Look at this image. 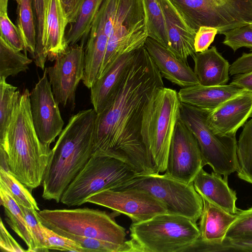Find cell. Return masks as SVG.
Returning a JSON list of instances; mask_svg holds the SVG:
<instances>
[{
	"label": "cell",
	"instance_id": "6da1fadb",
	"mask_svg": "<svg viewBox=\"0 0 252 252\" xmlns=\"http://www.w3.org/2000/svg\"><path fill=\"white\" fill-rule=\"evenodd\" d=\"M164 87L161 74L145 46L137 51L118 93L97 114L93 154L117 158L137 175L158 173L143 142L141 129L146 106Z\"/></svg>",
	"mask_w": 252,
	"mask_h": 252
},
{
	"label": "cell",
	"instance_id": "7a4b0ae2",
	"mask_svg": "<svg viewBox=\"0 0 252 252\" xmlns=\"http://www.w3.org/2000/svg\"><path fill=\"white\" fill-rule=\"evenodd\" d=\"M96 116L91 108L69 118L52 149L42 183L43 199L60 202L64 190L93 155Z\"/></svg>",
	"mask_w": 252,
	"mask_h": 252
},
{
	"label": "cell",
	"instance_id": "3957f363",
	"mask_svg": "<svg viewBox=\"0 0 252 252\" xmlns=\"http://www.w3.org/2000/svg\"><path fill=\"white\" fill-rule=\"evenodd\" d=\"M30 94L26 89L21 94L0 148L10 172L26 187L33 189L42 183L52 149L41 142L34 129Z\"/></svg>",
	"mask_w": 252,
	"mask_h": 252
},
{
	"label": "cell",
	"instance_id": "277c9868",
	"mask_svg": "<svg viewBox=\"0 0 252 252\" xmlns=\"http://www.w3.org/2000/svg\"><path fill=\"white\" fill-rule=\"evenodd\" d=\"M181 102L176 91L163 87L157 90L145 107L141 134L143 142L158 173L165 172L169 149Z\"/></svg>",
	"mask_w": 252,
	"mask_h": 252
},
{
	"label": "cell",
	"instance_id": "5b68a950",
	"mask_svg": "<svg viewBox=\"0 0 252 252\" xmlns=\"http://www.w3.org/2000/svg\"><path fill=\"white\" fill-rule=\"evenodd\" d=\"M129 229L134 252H183L200 237L196 222L168 212L132 223Z\"/></svg>",
	"mask_w": 252,
	"mask_h": 252
},
{
	"label": "cell",
	"instance_id": "8992f818",
	"mask_svg": "<svg viewBox=\"0 0 252 252\" xmlns=\"http://www.w3.org/2000/svg\"><path fill=\"white\" fill-rule=\"evenodd\" d=\"M136 175L121 160L94 154L64 190L60 202L68 207L80 206L91 195L117 189Z\"/></svg>",
	"mask_w": 252,
	"mask_h": 252
},
{
	"label": "cell",
	"instance_id": "52a82bcc",
	"mask_svg": "<svg viewBox=\"0 0 252 252\" xmlns=\"http://www.w3.org/2000/svg\"><path fill=\"white\" fill-rule=\"evenodd\" d=\"M36 213L43 225L58 233L66 232L121 244L126 241L125 228L104 211L83 208L44 209Z\"/></svg>",
	"mask_w": 252,
	"mask_h": 252
},
{
	"label": "cell",
	"instance_id": "ba28073f",
	"mask_svg": "<svg viewBox=\"0 0 252 252\" xmlns=\"http://www.w3.org/2000/svg\"><path fill=\"white\" fill-rule=\"evenodd\" d=\"M188 26L217 29L219 34L252 22V0H169Z\"/></svg>",
	"mask_w": 252,
	"mask_h": 252
},
{
	"label": "cell",
	"instance_id": "9c48e42d",
	"mask_svg": "<svg viewBox=\"0 0 252 252\" xmlns=\"http://www.w3.org/2000/svg\"><path fill=\"white\" fill-rule=\"evenodd\" d=\"M208 112L181 102L180 118L196 138L204 166L209 165L214 172L228 178L238 168L237 141L236 136L214 133L206 122Z\"/></svg>",
	"mask_w": 252,
	"mask_h": 252
},
{
	"label": "cell",
	"instance_id": "30bf717a",
	"mask_svg": "<svg viewBox=\"0 0 252 252\" xmlns=\"http://www.w3.org/2000/svg\"><path fill=\"white\" fill-rule=\"evenodd\" d=\"M148 37L142 0H119L97 79L120 56L144 46Z\"/></svg>",
	"mask_w": 252,
	"mask_h": 252
},
{
	"label": "cell",
	"instance_id": "8fae6325",
	"mask_svg": "<svg viewBox=\"0 0 252 252\" xmlns=\"http://www.w3.org/2000/svg\"><path fill=\"white\" fill-rule=\"evenodd\" d=\"M141 189L163 202L168 212L186 217L196 222L203 209V200L193 183L188 184L159 173L136 175L117 189Z\"/></svg>",
	"mask_w": 252,
	"mask_h": 252
},
{
	"label": "cell",
	"instance_id": "7c38bea8",
	"mask_svg": "<svg viewBox=\"0 0 252 252\" xmlns=\"http://www.w3.org/2000/svg\"><path fill=\"white\" fill-rule=\"evenodd\" d=\"M86 203H91L123 214L132 223L147 220L160 213L168 212L165 205L148 191L137 189H108L94 194Z\"/></svg>",
	"mask_w": 252,
	"mask_h": 252
},
{
	"label": "cell",
	"instance_id": "4fadbf2b",
	"mask_svg": "<svg viewBox=\"0 0 252 252\" xmlns=\"http://www.w3.org/2000/svg\"><path fill=\"white\" fill-rule=\"evenodd\" d=\"M45 69L57 102L73 110L77 88L84 73L83 44H76L69 47L55 60L54 65Z\"/></svg>",
	"mask_w": 252,
	"mask_h": 252
},
{
	"label": "cell",
	"instance_id": "5bb4252c",
	"mask_svg": "<svg viewBox=\"0 0 252 252\" xmlns=\"http://www.w3.org/2000/svg\"><path fill=\"white\" fill-rule=\"evenodd\" d=\"M203 167L198 143L179 118L172 137L164 174L190 184Z\"/></svg>",
	"mask_w": 252,
	"mask_h": 252
},
{
	"label": "cell",
	"instance_id": "9a60e30c",
	"mask_svg": "<svg viewBox=\"0 0 252 252\" xmlns=\"http://www.w3.org/2000/svg\"><path fill=\"white\" fill-rule=\"evenodd\" d=\"M31 112L40 140L49 146L63 129L59 103L53 94L45 68L43 74L30 94Z\"/></svg>",
	"mask_w": 252,
	"mask_h": 252
},
{
	"label": "cell",
	"instance_id": "2e32d148",
	"mask_svg": "<svg viewBox=\"0 0 252 252\" xmlns=\"http://www.w3.org/2000/svg\"><path fill=\"white\" fill-rule=\"evenodd\" d=\"M252 116V93L247 91L228 99L212 111L206 122L215 134L236 136L237 130Z\"/></svg>",
	"mask_w": 252,
	"mask_h": 252
},
{
	"label": "cell",
	"instance_id": "e0dca14e",
	"mask_svg": "<svg viewBox=\"0 0 252 252\" xmlns=\"http://www.w3.org/2000/svg\"><path fill=\"white\" fill-rule=\"evenodd\" d=\"M162 11L167 35V49L176 57L187 63L196 54L194 40L196 32L191 30L169 0H157Z\"/></svg>",
	"mask_w": 252,
	"mask_h": 252
},
{
	"label": "cell",
	"instance_id": "ac0fdd59",
	"mask_svg": "<svg viewBox=\"0 0 252 252\" xmlns=\"http://www.w3.org/2000/svg\"><path fill=\"white\" fill-rule=\"evenodd\" d=\"M137 50L120 56L91 88V101L97 114L101 112L118 93Z\"/></svg>",
	"mask_w": 252,
	"mask_h": 252
},
{
	"label": "cell",
	"instance_id": "d6986e66",
	"mask_svg": "<svg viewBox=\"0 0 252 252\" xmlns=\"http://www.w3.org/2000/svg\"><path fill=\"white\" fill-rule=\"evenodd\" d=\"M144 46L163 77L182 88L200 85L194 70L166 48L148 37Z\"/></svg>",
	"mask_w": 252,
	"mask_h": 252
},
{
	"label": "cell",
	"instance_id": "ffe728a7",
	"mask_svg": "<svg viewBox=\"0 0 252 252\" xmlns=\"http://www.w3.org/2000/svg\"><path fill=\"white\" fill-rule=\"evenodd\" d=\"M69 24L60 0H47L43 32L44 54L51 62L68 48L65 30Z\"/></svg>",
	"mask_w": 252,
	"mask_h": 252
},
{
	"label": "cell",
	"instance_id": "44dd1931",
	"mask_svg": "<svg viewBox=\"0 0 252 252\" xmlns=\"http://www.w3.org/2000/svg\"><path fill=\"white\" fill-rule=\"evenodd\" d=\"M195 190L202 197L214 204L232 213L236 214V192L228 184V178L212 171L209 173L202 168L193 181Z\"/></svg>",
	"mask_w": 252,
	"mask_h": 252
},
{
	"label": "cell",
	"instance_id": "7402d4cb",
	"mask_svg": "<svg viewBox=\"0 0 252 252\" xmlns=\"http://www.w3.org/2000/svg\"><path fill=\"white\" fill-rule=\"evenodd\" d=\"M244 91L230 83L228 85L216 86L200 84L182 88L178 94L181 102L201 109L212 111Z\"/></svg>",
	"mask_w": 252,
	"mask_h": 252
},
{
	"label": "cell",
	"instance_id": "603a6c76",
	"mask_svg": "<svg viewBox=\"0 0 252 252\" xmlns=\"http://www.w3.org/2000/svg\"><path fill=\"white\" fill-rule=\"evenodd\" d=\"M194 72L200 84L205 86H222L229 80L230 65L215 46L197 52L192 57Z\"/></svg>",
	"mask_w": 252,
	"mask_h": 252
},
{
	"label": "cell",
	"instance_id": "cb8c5ba5",
	"mask_svg": "<svg viewBox=\"0 0 252 252\" xmlns=\"http://www.w3.org/2000/svg\"><path fill=\"white\" fill-rule=\"evenodd\" d=\"M202 198L203 209L199 219V237L207 241L222 242L229 228L237 219V214L229 213Z\"/></svg>",
	"mask_w": 252,
	"mask_h": 252
},
{
	"label": "cell",
	"instance_id": "d4e9b609",
	"mask_svg": "<svg viewBox=\"0 0 252 252\" xmlns=\"http://www.w3.org/2000/svg\"><path fill=\"white\" fill-rule=\"evenodd\" d=\"M0 204L4 208L6 222L25 242L28 252H34L33 238L20 205L4 189L0 187Z\"/></svg>",
	"mask_w": 252,
	"mask_h": 252
},
{
	"label": "cell",
	"instance_id": "484cf974",
	"mask_svg": "<svg viewBox=\"0 0 252 252\" xmlns=\"http://www.w3.org/2000/svg\"><path fill=\"white\" fill-rule=\"evenodd\" d=\"M104 0H84L76 21L70 24L65 33L66 43L69 47L87 38L93 21Z\"/></svg>",
	"mask_w": 252,
	"mask_h": 252
},
{
	"label": "cell",
	"instance_id": "4316f807",
	"mask_svg": "<svg viewBox=\"0 0 252 252\" xmlns=\"http://www.w3.org/2000/svg\"><path fill=\"white\" fill-rule=\"evenodd\" d=\"M17 27L26 50L33 57L36 46V32L32 0H20L17 7Z\"/></svg>",
	"mask_w": 252,
	"mask_h": 252
},
{
	"label": "cell",
	"instance_id": "83f0119b",
	"mask_svg": "<svg viewBox=\"0 0 252 252\" xmlns=\"http://www.w3.org/2000/svg\"><path fill=\"white\" fill-rule=\"evenodd\" d=\"M238 177L252 184V118L244 125L237 144Z\"/></svg>",
	"mask_w": 252,
	"mask_h": 252
},
{
	"label": "cell",
	"instance_id": "f1b7e54d",
	"mask_svg": "<svg viewBox=\"0 0 252 252\" xmlns=\"http://www.w3.org/2000/svg\"><path fill=\"white\" fill-rule=\"evenodd\" d=\"M148 37L167 48L168 39L165 20L157 0H142Z\"/></svg>",
	"mask_w": 252,
	"mask_h": 252
},
{
	"label": "cell",
	"instance_id": "f546056e",
	"mask_svg": "<svg viewBox=\"0 0 252 252\" xmlns=\"http://www.w3.org/2000/svg\"><path fill=\"white\" fill-rule=\"evenodd\" d=\"M32 60L0 37V78L14 76L29 68Z\"/></svg>",
	"mask_w": 252,
	"mask_h": 252
},
{
	"label": "cell",
	"instance_id": "4dcf8cb0",
	"mask_svg": "<svg viewBox=\"0 0 252 252\" xmlns=\"http://www.w3.org/2000/svg\"><path fill=\"white\" fill-rule=\"evenodd\" d=\"M21 95L17 87L0 78V141L5 137Z\"/></svg>",
	"mask_w": 252,
	"mask_h": 252
},
{
	"label": "cell",
	"instance_id": "1f68e13d",
	"mask_svg": "<svg viewBox=\"0 0 252 252\" xmlns=\"http://www.w3.org/2000/svg\"><path fill=\"white\" fill-rule=\"evenodd\" d=\"M0 187L6 189L19 205L40 210L35 200L26 187L10 171L0 168Z\"/></svg>",
	"mask_w": 252,
	"mask_h": 252
},
{
	"label": "cell",
	"instance_id": "d6a6232c",
	"mask_svg": "<svg viewBox=\"0 0 252 252\" xmlns=\"http://www.w3.org/2000/svg\"><path fill=\"white\" fill-rule=\"evenodd\" d=\"M59 234L76 241L85 249L87 252H134L130 240H126L125 243L121 244L66 232H61Z\"/></svg>",
	"mask_w": 252,
	"mask_h": 252
},
{
	"label": "cell",
	"instance_id": "836d02e7",
	"mask_svg": "<svg viewBox=\"0 0 252 252\" xmlns=\"http://www.w3.org/2000/svg\"><path fill=\"white\" fill-rule=\"evenodd\" d=\"M198 248L201 252H252V236L225 238L222 242L201 240Z\"/></svg>",
	"mask_w": 252,
	"mask_h": 252
},
{
	"label": "cell",
	"instance_id": "e575fe53",
	"mask_svg": "<svg viewBox=\"0 0 252 252\" xmlns=\"http://www.w3.org/2000/svg\"><path fill=\"white\" fill-rule=\"evenodd\" d=\"M47 0H32L36 32V46L33 57L36 65L45 68L47 59L43 49V40Z\"/></svg>",
	"mask_w": 252,
	"mask_h": 252
},
{
	"label": "cell",
	"instance_id": "d590c367",
	"mask_svg": "<svg viewBox=\"0 0 252 252\" xmlns=\"http://www.w3.org/2000/svg\"><path fill=\"white\" fill-rule=\"evenodd\" d=\"M40 226L46 247L49 250L87 252L85 249L76 241L55 232L41 222Z\"/></svg>",
	"mask_w": 252,
	"mask_h": 252
},
{
	"label": "cell",
	"instance_id": "8d00e7d4",
	"mask_svg": "<svg viewBox=\"0 0 252 252\" xmlns=\"http://www.w3.org/2000/svg\"><path fill=\"white\" fill-rule=\"evenodd\" d=\"M223 34L225 37L222 43L234 52L242 47L249 48L252 52V28L250 24L231 29Z\"/></svg>",
	"mask_w": 252,
	"mask_h": 252
},
{
	"label": "cell",
	"instance_id": "74e56055",
	"mask_svg": "<svg viewBox=\"0 0 252 252\" xmlns=\"http://www.w3.org/2000/svg\"><path fill=\"white\" fill-rule=\"evenodd\" d=\"M0 37L13 49L26 51L25 43L17 26L11 21L7 13H0Z\"/></svg>",
	"mask_w": 252,
	"mask_h": 252
},
{
	"label": "cell",
	"instance_id": "f35d334b",
	"mask_svg": "<svg viewBox=\"0 0 252 252\" xmlns=\"http://www.w3.org/2000/svg\"><path fill=\"white\" fill-rule=\"evenodd\" d=\"M237 217L229 228L225 238L252 236V207L238 209Z\"/></svg>",
	"mask_w": 252,
	"mask_h": 252
},
{
	"label": "cell",
	"instance_id": "ab89813d",
	"mask_svg": "<svg viewBox=\"0 0 252 252\" xmlns=\"http://www.w3.org/2000/svg\"><path fill=\"white\" fill-rule=\"evenodd\" d=\"M20 206L33 238L34 252H48L49 250L46 245L44 237L40 226V221L36 215V210L21 205H20Z\"/></svg>",
	"mask_w": 252,
	"mask_h": 252
},
{
	"label": "cell",
	"instance_id": "60d3db41",
	"mask_svg": "<svg viewBox=\"0 0 252 252\" xmlns=\"http://www.w3.org/2000/svg\"><path fill=\"white\" fill-rule=\"evenodd\" d=\"M218 33L217 29L207 26L200 27L196 32L194 40V47L196 53L204 51L213 42L215 37Z\"/></svg>",
	"mask_w": 252,
	"mask_h": 252
},
{
	"label": "cell",
	"instance_id": "b9f144b4",
	"mask_svg": "<svg viewBox=\"0 0 252 252\" xmlns=\"http://www.w3.org/2000/svg\"><path fill=\"white\" fill-rule=\"evenodd\" d=\"M0 248L2 252H25L24 250L13 238L4 226L2 219L0 222Z\"/></svg>",
	"mask_w": 252,
	"mask_h": 252
},
{
	"label": "cell",
	"instance_id": "7bdbcfd3",
	"mask_svg": "<svg viewBox=\"0 0 252 252\" xmlns=\"http://www.w3.org/2000/svg\"><path fill=\"white\" fill-rule=\"evenodd\" d=\"M252 71V52L244 53L230 66L229 75H235Z\"/></svg>",
	"mask_w": 252,
	"mask_h": 252
},
{
	"label": "cell",
	"instance_id": "ee69618b",
	"mask_svg": "<svg viewBox=\"0 0 252 252\" xmlns=\"http://www.w3.org/2000/svg\"><path fill=\"white\" fill-rule=\"evenodd\" d=\"M69 24L74 23L84 0H60Z\"/></svg>",
	"mask_w": 252,
	"mask_h": 252
},
{
	"label": "cell",
	"instance_id": "f6af8a7d",
	"mask_svg": "<svg viewBox=\"0 0 252 252\" xmlns=\"http://www.w3.org/2000/svg\"><path fill=\"white\" fill-rule=\"evenodd\" d=\"M230 83L252 93V71L235 75Z\"/></svg>",
	"mask_w": 252,
	"mask_h": 252
},
{
	"label": "cell",
	"instance_id": "bcb514c9",
	"mask_svg": "<svg viewBox=\"0 0 252 252\" xmlns=\"http://www.w3.org/2000/svg\"><path fill=\"white\" fill-rule=\"evenodd\" d=\"M8 0H0V13H7Z\"/></svg>",
	"mask_w": 252,
	"mask_h": 252
},
{
	"label": "cell",
	"instance_id": "7dc6e473",
	"mask_svg": "<svg viewBox=\"0 0 252 252\" xmlns=\"http://www.w3.org/2000/svg\"><path fill=\"white\" fill-rule=\"evenodd\" d=\"M15 0L17 2V4L19 3L20 0Z\"/></svg>",
	"mask_w": 252,
	"mask_h": 252
},
{
	"label": "cell",
	"instance_id": "c3c4849f",
	"mask_svg": "<svg viewBox=\"0 0 252 252\" xmlns=\"http://www.w3.org/2000/svg\"><path fill=\"white\" fill-rule=\"evenodd\" d=\"M250 25H251V27L252 28V22L250 24Z\"/></svg>",
	"mask_w": 252,
	"mask_h": 252
}]
</instances>
